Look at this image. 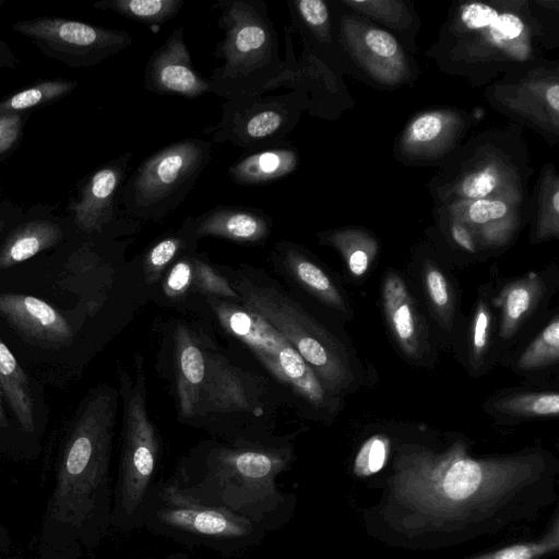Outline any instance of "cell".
<instances>
[{
	"instance_id": "6da1fadb",
	"label": "cell",
	"mask_w": 559,
	"mask_h": 559,
	"mask_svg": "<svg viewBox=\"0 0 559 559\" xmlns=\"http://www.w3.org/2000/svg\"><path fill=\"white\" fill-rule=\"evenodd\" d=\"M554 499L542 453L476 459L461 441L442 452L405 444L397 447L377 516L393 542L433 548L533 519Z\"/></svg>"
},
{
	"instance_id": "7a4b0ae2",
	"label": "cell",
	"mask_w": 559,
	"mask_h": 559,
	"mask_svg": "<svg viewBox=\"0 0 559 559\" xmlns=\"http://www.w3.org/2000/svg\"><path fill=\"white\" fill-rule=\"evenodd\" d=\"M155 365L168 383L178 419L233 442L269 432L286 406L274 385L221 346L200 320L165 321Z\"/></svg>"
},
{
	"instance_id": "3957f363",
	"label": "cell",
	"mask_w": 559,
	"mask_h": 559,
	"mask_svg": "<svg viewBox=\"0 0 559 559\" xmlns=\"http://www.w3.org/2000/svg\"><path fill=\"white\" fill-rule=\"evenodd\" d=\"M190 313L221 335L235 355L248 356L287 407L319 418L335 413L338 399L324 388L293 345L241 301L201 296Z\"/></svg>"
},
{
	"instance_id": "277c9868",
	"label": "cell",
	"mask_w": 559,
	"mask_h": 559,
	"mask_svg": "<svg viewBox=\"0 0 559 559\" xmlns=\"http://www.w3.org/2000/svg\"><path fill=\"white\" fill-rule=\"evenodd\" d=\"M217 267L240 301L293 345L332 395L352 386L355 378L344 346L286 286L248 263Z\"/></svg>"
},
{
	"instance_id": "5b68a950",
	"label": "cell",
	"mask_w": 559,
	"mask_h": 559,
	"mask_svg": "<svg viewBox=\"0 0 559 559\" xmlns=\"http://www.w3.org/2000/svg\"><path fill=\"white\" fill-rule=\"evenodd\" d=\"M119 392L100 384L81 404L59 463L51 518L81 527L105 485L112 450Z\"/></svg>"
},
{
	"instance_id": "8992f818",
	"label": "cell",
	"mask_w": 559,
	"mask_h": 559,
	"mask_svg": "<svg viewBox=\"0 0 559 559\" xmlns=\"http://www.w3.org/2000/svg\"><path fill=\"white\" fill-rule=\"evenodd\" d=\"M224 38L213 52L223 63L207 79L211 93L225 100L263 95L284 71L278 35L263 0H221Z\"/></svg>"
},
{
	"instance_id": "52a82bcc",
	"label": "cell",
	"mask_w": 559,
	"mask_h": 559,
	"mask_svg": "<svg viewBox=\"0 0 559 559\" xmlns=\"http://www.w3.org/2000/svg\"><path fill=\"white\" fill-rule=\"evenodd\" d=\"M213 143L189 138L143 160L126 186L124 204L140 222H162L185 201L212 159Z\"/></svg>"
},
{
	"instance_id": "ba28073f",
	"label": "cell",
	"mask_w": 559,
	"mask_h": 559,
	"mask_svg": "<svg viewBox=\"0 0 559 559\" xmlns=\"http://www.w3.org/2000/svg\"><path fill=\"white\" fill-rule=\"evenodd\" d=\"M290 449L254 441L213 445L204 456L206 485H214L219 500L238 511L254 510L277 498L276 477L292 461Z\"/></svg>"
},
{
	"instance_id": "9c48e42d",
	"label": "cell",
	"mask_w": 559,
	"mask_h": 559,
	"mask_svg": "<svg viewBox=\"0 0 559 559\" xmlns=\"http://www.w3.org/2000/svg\"><path fill=\"white\" fill-rule=\"evenodd\" d=\"M119 383L122 401L120 503L130 515L147 491L159 452V439L147 411L142 356H135L132 372L129 369L119 371Z\"/></svg>"
},
{
	"instance_id": "30bf717a",
	"label": "cell",
	"mask_w": 559,
	"mask_h": 559,
	"mask_svg": "<svg viewBox=\"0 0 559 559\" xmlns=\"http://www.w3.org/2000/svg\"><path fill=\"white\" fill-rule=\"evenodd\" d=\"M302 108V100L294 92L226 100L217 123L204 132L212 143L229 142L250 153L274 147L286 142Z\"/></svg>"
},
{
	"instance_id": "8fae6325",
	"label": "cell",
	"mask_w": 559,
	"mask_h": 559,
	"mask_svg": "<svg viewBox=\"0 0 559 559\" xmlns=\"http://www.w3.org/2000/svg\"><path fill=\"white\" fill-rule=\"evenodd\" d=\"M143 83L147 91L159 95L198 98L211 93L210 81L192 66L182 27L175 28L150 56Z\"/></svg>"
},
{
	"instance_id": "7c38bea8",
	"label": "cell",
	"mask_w": 559,
	"mask_h": 559,
	"mask_svg": "<svg viewBox=\"0 0 559 559\" xmlns=\"http://www.w3.org/2000/svg\"><path fill=\"white\" fill-rule=\"evenodd\" d=\"M163 497L165 507L158 511V518L173 527L218 537H240L251 531L245 516L225 507L204 504L175 485L166 487Z\"/></svg>"
},
{
	"instance_id": "4fadbf2b",
	"label": "cell",
	"mask_w": 559,
	"mask_h": 559,
	"mask_svg": "<svg viewBox=\"0 0 559 559\" xmlns=\"http://www.w3.org/2000/svg\"><path fill=\"white\" fill-rule=\"evenodd\" d=\"M0 314L28 342L61 348L72 342L66 318L46 301L27 295L0 294Z\"/></svg>"
},
{
	"instance_id": "5bb4252c",
	"label": "cell",
	"mask_w": 559,
	"mask_h": 559,
	"mask_svg": "<svg viewBox=\"0 0 559 559\" xmlns=\"http://www.w3.org/2000/svg\"><path fill=\"white\" fill-rule=\"evenodd\" d=\"M182 224L198 241L217 237L240 245L263 243L273 226L272 218L260 209L223 204L201 215L188 216Z\"/></svg>"
},
{
	"instance_id": "9a60e30c",
	"label": "cell",
	"mask_w": 559,
	"mask_h": 559,
	"mask_svg": "<svg viewBox=\"0 0 559 559\" xmlns=\"http://www.w3.org/2000/svg\"><path fill=\"white\" fill-rule=\"evenodd\" d=\"M269 260L287 284L333 310L347 311L343 295L333 280L302 247L289 240H280L270 251Z\"/></svg>"
},
{
	"instance_id": "2e32d148",
	"label": "cell",
	"mask_w": 559,
	"mask_h": 559,
	"mask_svg": "<svg viewBox=\"0 0 559 559\" xmlns=\"http://www.w3.org/2000/svg\"><path fill=\"white\" fill-rule=\"evenodd\" d=\"M381 296L394 340L407 357L418 358L424 348L423 321L403 278L395 272L388 273Z\"/></svg>"
},
{
	"instance_id": "e0dca14e",
	"label": "cell",
	"mask_w": 559,
	"mask_h": 559,
	"mask_svg": "<svg viewBox=\"0 0 559 559\" xmlns=\"http://www.w3.org/2000/svg\"><path fill=\"white\" fill-rule=\"evenodd\" d=\"M459 20L464 31L477 35L481 41L498 51L511 52L524 39L525 24L520 16L497 11L485 3L463 4Z\"/></svg>"
},
{
	"instance_id": "ac0fdd59",
	"label": "cell",
	"mask_w": 559,
	"mask_h": 559,
	"mask_svg": "<svg viewBox=\"0 0 559 559\" xmlns=\"http://www.w3.org/2000/svg\"><path fill=\"white\" fill-rule=\"evenodd\" d=\"M298 164V152L285 142L242 156L229 167L228 176L241 186H260L288 176Z\"/></svg>"
},
{
	"instance_id": "d6986e66",
	"label": "cell",
	"mask_w": 559,
	"mask_h": 559,
	"mask_svg": "<svg viewBox=\"0 0 559 559\" xmlns=\"http://www.w3.org/2000/svg\"><path fill=\"white\" fill-rule=\"evenodd\" d=\"M198 248L181 253L151 289L152 298L163 306L189 312L201 297L197 290Z\"/></svg>"
},
{
	"instance_id": "ffe728a7",
	"label": "cell",
	"mask_w": 559,
	"mask_h": 559,
	"mask_svg": "<svg viewBox=\"0 0 559 559\" xmlns=\"http://www.w3.org/2000/svg\"><path fill=\"white\" fill-rule=\"evenodd\" d=\"M544 292V282L536 273H530L501 289L493 299V304L501 309L500 336L502 338L508 340L516 332Z\"/></svg>"
},
{
	"instance_id": "44dd1931",
	"label": "cell",
	"mask_w": 559,
	"mask_h": 559,
	"mask_svg": "<svg viewBox=\"0 0 559 559\" xmlns=\"http://www.w3.org/2000/svg\"><path fill=\"white\" fill-rule=\"evenodd\" d=\"M0 389L21 427L33 432L34 403L28 379L20 364L0 337Z\"/></svg>"
},
{
	"instance_id": "7402d4cb",
	"label": "cell",
	"mask_w": 559,
	"mask_h": 559,
	"mask_svg": "<svg viewBox=\"0 0 559 559\" xmlns=\"http://www.w3.org/2000/svg\"><path fill=\"white\" fill-rule=\"evenodd\" d=\"M192 248H198V240L190 235L183 224L177 230L168 231L151 243L140 255V269L145 287L153 288L174 261Z\"/></svg>"
},
{
	"instance_id": "603a6c76",
	"label": "cell",
	"mask_w": 559,
	"mask_h": 559,
	"mask_svg": "<svg viewBox=\"0 0 559 559\" xmlns=\"http://www.w3.org/2000/svg\"><path fill=\"white\" fill-rule=\"evenodd\" d=\"M320 240L338 250L347 270L355 277H360L368 272L377 254L376 240L360 230L324 233L320 234Z\"/></svg>"
},
{
	"instance_id": "cb8c5ba5",
	"label": "cell",
	"mask_w": 559,
	"mask_h": 559,
	"mask_svg": "<svg viewBox=\"0 0 559 559\" xmlns=\"http://www.w3.org/2000/svg\"><path fill=\"white\" fill-rule=\"evenodd\" d=\"M129 156L119 165L102 168L94 174L90 187V205L84 212L83 224L86 228H99L111 216L112 198L120 183Z\"/></svg>"
},
{
	"instance_id": "d4e9b609",
	"label": "cell",
	"mask_w": 559,
	"mask_h": 559,
	"mask_svg": "<svg viewBox=\"0 0 559 559\" xmlns=\"http://www.w3.org/2000/svg\"><path fill=\"white\" fill-rule=\"evenodd\" d=\"M287 4L293 22L289 27L294 33L308 41L330 43V13L324 1L288 0Z\"/></svg>"
},
{
	"instance_id": "484cf974",
	"label": "cell",
	"mask_w": 559,
	"mask_h": 559,
	"mask_svg": "<svg viewBox=\"0 0 559 559\" xmlns=\"http://www.w3.org/2000/svg\"><path fill=\"white\" fill-rule=\"evenodd\" d=\"M57 239L58 231L48 225H35L17 233L0 253V269L10 267L34 257L52 246Z\"/></svg>"
},
{
	"instance_id": "4316f807",
	"label": "cell",
	"mask_w": 559,
	"mask_h": 559,
	"mask_svg": "<svg viewBox=\"0 0 559 559\" xmlns=\"http://www.w3.org/2000/svg\"><path fill=\"white\" fill-rule=\"evenodd\" d=\"M356 47L360 58L367 60L370 68L379 70L384 67V62L390 68L396 66L400 69L402 67L400 46L396 39L383 29L374 27L362 29Z\"/></svg>"
},
{
	"instance_id": "83f0119b",
	"label": "cell",
	"mask_w": 559,
	"mask_h": 559,
	"mask_svg": "<svg viewBox=\"0 0 559 559\" xmlns=\"http://www.w3.org/2000/svg\"><path fill=\"white\" fill-rule=\"evenodd\" d=\"M497 412L522 417L556 416L559 413V394L557 392L521 393L497 400Z\"/></svg>"
},
{
	"instance_id": "f1b7e54d",
	"label": "cell",
	"mask_w": 559,
	"mask_h": 559,
	"mask_svg": "<svg viewBox=\"0 0 559 559\" xmlns=\"http://www.w3.org/2000/svg\"><path fill=\"white\" fill-rule=\"evenodd\" d=\"M185 0H117L109 4L124 16L150 25H158L174 19Z\"/></svg>"
},
{
	"instance_id": "f546056e",
	"label": "cell",
	"mask_w": 559,
	"mask_h": 559,
	"mask_svg": "<svg viewBox=\"0 0 559 559\" xmlns=\"http://www.w3.org/2000/svg\"><path fill=\"white\" fill-rule=\"evenodd\" d=\"M559 358V319L557 316L527 346L518 360L523 371L536 370L552 364Z\"/></svg>"
},
{
	"instance_id": "4dcf8cb0",
	"label": "cell",
	"mask_w": 559,
	"mask_h": 559,
	"mask_svg": "<svg viewBox=\"0 0 559 559\" xmlns=\"http://www.w3.org/2000/svg\"><path fill=\"white\" fill-rule=\"evenodd\" d=\"M424 284L431 307L441 324L450 329L454 310L452 289L443 272L430 261L424 265Z\"/></svg>"
},
{
	"instance_id": "1f68e13d",
	"label": "cell",
	"mask_w": 559,
	"mask_h": 559,
	"mask_svg": "<svg viewBox=\"0 0 559 559\" xmlns=\"http://www.w3.org/2000/svg\"><path fill=\"white\" fill-rule=\"evenodd\" d=\"M558 547L559 531L556 519L552 528L540 540L509 545L469 559H538L556 551Z\"/></svg>"
},
{
	"instance_id": "d6a6232c",
	"label": "cell",
	"mask_w": 559,
	"mask_h": 559,
	"mask_svg": "<svg viewBox=\"0 0 559 559\" xmlns=\"http://www.w3.org/2000/svg\"><path fill=\"white\" fill-rule=\"evenodd\" d=\"M197 290L200 296H213L223 299L238 300L240 298L217 265L210 262L205 253L195 258Z\"/></svg>"
},
{
	"instance_id": "836d02e7",
	"label": "cell",
	"mask_w": 559,
	"mask_h": 559,
	"mask_svg": "<svg viewBox=\"0 0 559 559\" xmlns=\"http://www.w3.org/2000/svg\"><path fill=\"white\" fill-rule=\"evenodd\" d=\"M390 453V440L383 435H376L364 442L355 462L354 472L360 477L378 473L385 464Z\"/></svg>"
},
{
	"instance_id": "e575fe53",
	"label": "cell",
	"mask_w": 559,
	"mask_h": 559,
	"mask_svg": "<svg viewBox=\"0 0 559 559\" xmlns=\"http://www.w3.org/2000/svg\"><path fill=\"white\" fill-rule=\"evenodd\" d=\"M491 314L487 304L480 299L477 302L471 333V364L477 368L485 356L490 334Z\"/></svg>"
},
{
	"instance_id": "d590c367",
	"label": "cell",
	"mask_w": 559,
	"mask_h": 559,
	"mask_svg": "<svg viewBox=\"0 0 559 559\" xmlns=\"http://www.w3.org/2000/svg\"><path fill=\"white\" fill-rule=\"evenodd\" d=\"M499 183V175L492 167L479 169L463 179L459 193L464 199L479 200L489 195Z\"/></svg>"
},
{
	"instance_id": "8d00e7d4",
	"label": "cell",
	"mask_w": 559,
	"mask_h": 559,
	"mask_svg": "<svg viewBox=\"0 0 559 559\" xmlns=\"http://www.w3.org/2000/svg\"><path fill=\"white\" fill-rule=\"evenodd\" d=\"M445 128L444 119L437 112L418 116L408 129V140L412 144L426 145L437 141Z\"/></svg>"
},
{
	"instance_id": "74e56055",
	"label": "cell",
	"mask_w": 559,
	"mask_h": 559,
	"mask_svg": "<svg viewBox=\"0 0 559 559\" xmlns=\"http://www.w3.org/2000/svg\"><path fill=\"white\" fill-rule=\"evenodd\" d=\"M545 203L542 209V216L538 224V237L546 238L558 235L559 215V190L557 180L545 195Z\"/></svg>"
},
{
	"instance_id": "f35d334b",
	"label": "cell",
	"mask_w": 559,
	"mask_h": 559,
	"mask_svg": "<svg viewBox=\"0 0 559 559\" xmlns=\"http://www.w3.org/2000/svg\"><path fill=\"white\" fill-rule=\"evenodd\" d=\"M45 94L43 88L33 87L25 90L16 95H14L10 102L8 107L11 109H25L32 106L37 105L43 100Z\"/></svg>"
},
{
	"instance_id": "ab89813d",
	"label": "cell",
	"mask_w": 559,
	"mask_h": 559,
	"mask_svg": "<svg viewBox=\"0 0 559 559\" xmlns=\"http://www.w3.org/2000/svg\"><path fill=\"white\" fill-rule=\"evenodd\" d=\"M455 243L467 252H475L476 245L469 229L461 222L454 221L450 227Z\"/></svg>"
},
{
	"instance_id": "60d3db41",
	"label": "cell",
	"mask_w": 559,
	"mask_h": 559,
	"mask_svg": "<svg viewBox=\"0 0 559 559\" xmlns=\"http://www.w3.org/2000/svg\"><path fill=\"white\" fill-rule=\"evenodd\" d=\"M19 131V118L3 117L0 119V151L10 146Z\"/></svg>"
},
{
	"instance_id": "b9f144b4",
	"label": "cell",
	"mask_w": 559,
	"mask_h": 559,
	"mask_svg": "<svg viewBox=\"0 0 559 559\" xmlns=\"http://www.w3.org/2000/svg\"><path fill=\"white\" fill-rule=\"evenodd\" d=\"M545 102L549 109L557 116L559 111V85L554 83L545 92Z\"/></svg>"
},
{
	"instance_id": "7bdbcfd3",
	"label": "cell",
	"mask_w": 559,
	"mask_h": 559,
	"mask_svg": "<svg viewBox=\"0 0 559 559\" xmlns=\"http://www.w3.org/2000/svg\"><path fill=\"white\" fill-rule=\"evenodd\" d=\"M2 391L0 389V427H8V419L2 404Z\"/></svg>"
}]
</instances>
